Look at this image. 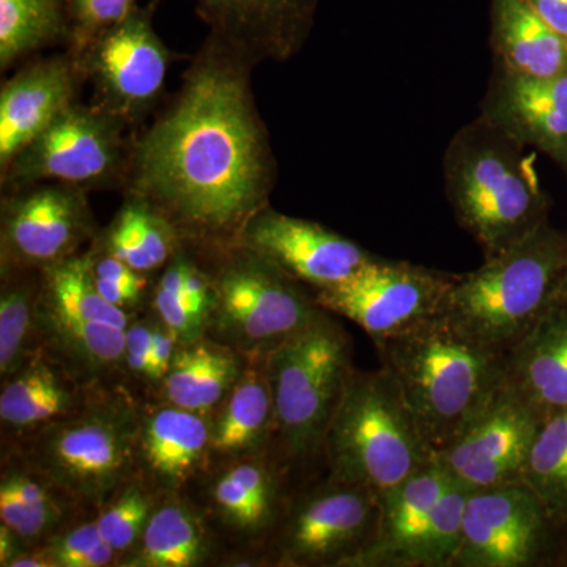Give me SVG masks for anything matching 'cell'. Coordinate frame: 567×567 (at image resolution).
Segmentation results:
<instances>
[{"label":"cell","instance_id":"obj_27","mask_svg":"<svg viewBox=\"0 0 567 567\" xmlns=\"http://www.w3.org/2000/svg\"><path fill=\"white\" fill-rule=\"evenodd\" d=\"M213 540L204 518L178 494H162L123 567H196L212 557Z\"/></svg>","mask_w":567,"mask_h":567},{"label":"cell","instance_id":"obj_10","mask_svg":"<svg viewBox=\"0 0 567 567\" xmlns=\"http://www.w3.org/2000/svg\"><path fill=\"white\" fill-rule=\"evenodd\" d=\"M458 275L371 256L346 281L315 290L316 303L363 328L372 341L440 315Z\"/></svg>","mask_w":567,"mask_h":567},{"label":"cell","instance_id":"obj_1","mask_svg":"<svg viewBox=\"0 0 567 567\" xmlns=\"http://www.w3.org/2000/svg\"><path fill=\"white\" fill-rule=\"evenodd\" d=\"M246 52L208 35L181 91L133 137L123 192L155 205L193 246L235 244L270 205L274 148Z\"/></svg>","mask_w":567,"mask_h":567},{"label":"cell","instance_id":"obj_5","mask_svg":"<svg viewBox=\"0 0 567 567\" xmlns=\"http://www.w3.org/2000/svg\"><path fill=\"white\" fill-rule=\"evenodd\" d=\"M322 446L330 477L377 495L435 458L401 388L382 365L353 369Z\"/></svg>","mask_w":567,"mask_h":567},{"label":"cell","instance_id":"obj_30","mask_svg":"<svg viewBox=\"0 0 567 567\" xmlns=\"http://www.w3.org/2000/svg\"><path fill=\"white\" fill-rule=\"evenodd\" d=\"M0 377L17 374L43 350L39 328L41 270L0 268Z\"/></svg>","mask_w":567,"mask_h":567},{"label":"cell","instance_id":"obj_17","mask_svg":"<svg viewBox=\"0 0 567 567\" xmlns=\"http://www.w3.org/2000/svg\"><path fill=\"white\" fill-rule=\"evenodd\" d=\"M481 115L525 147L543 152L567 178V73L529 78L495 63Z\"/></svg>","mask_w":567,"mask_h":567},{"label":"cell","instance_id":"obj_21","mask_svg":"<svg viewBox=\"0 0 567 567\" xmlns=\"http://www.w3.org/2000/svg\"><path fill=\"white\" fill-rule=\"evenodd\" d=\"M450 484L451 477L435 457L399 486L379 495L380 520L374 543L353 567H412L417 544Z\"/></svg>","mask_w":567,"mask_h":567},{"label":"cell","instance_id":"obj_24","mask_svg":"<svg viewBox=\"0 0 567 567\" xmlns=\"http://www.w3.org/2000/svg\"><path fill=\"white\" fill-rule=\"evenodd\" d=\"M275 429L274 393L264 358H248L240 379L213 415L212 461L264 456Z\"/></svg>","mask_w":567,"mask_h":567},{"label":"cell","instance_id":"obj_18","mask_svg":"<svg viewBox=\"0 0 567 567\" xmlns=\"http://www.w3.org/2000/svg\"><path fill=\"white\" fill-rule=\"evenodd\" d=\"M84 74L71 52L25 63L0 89V174L78 102Z\"/></svg>","mask_w":567,"mask_h":567},{"label":"cell","instance_id":"obj_38","mask_svg":"<svg viewBox=\"0 0 567 567\" xmlns=\"http://www.w3.org/2000/svg\"><path fill=\"white\" fill-rule=\"evenodd\" d=\"M152 309L162 322L177 334L181 344L204 338L207 320L186 305L181 295L167 292L156 284L152 292Z\"/></svg>","mask_w":567,"mask_h":567},{"label":"cell","instance_id":"obj_29","mask_svg":"<svg viewBox=\"0 0 567 567\" xmlns=\"http://www.w3.org/2000/svg\"><path fill=\"white\" fill-rule=\"evenodd\" d=\"M95 241L142 275L163 270L183 245L177 227L155 205L132 193L125 194L121 210Z\"/></svg>","mask_w":567,"mask_h":567},{"label":"cell","instance_id":"obj_31","mask_svg":"<svg viewBox=\"0 0 567 567\" xmlns=\"http://www.w3.org/2000/svg\"><path fill=\"white\" fill-rule=\"evenodd\" d=\"M70 40L69 0H0V70Z\"/></svg>","mask_w":567,"mask_h":567},{"label":"cell","instance_id":"obj_22","mask_svg":"<svg viewBox=\"0 0 567 567\" xmlns=\"http://www.w3.org/2000/svg\"><path fill=\"white\" fill-rule=\"evenodd\" d=\"M506 385L544 420L567 409V301L561 297L506 353Z\"/></svg>","mask_w":567,"mask_h":567},{"label":"cell","instance_id":"obj_23","mask_svg":"<svg viewBox=\"0 0 567 567\" xmlns=\"http://www.w3.org/2000/svg\"><path fill=\"white\" fill-rule=\"evenodd\" d=\"M95 388L84 385L65 364L41 350L17 374L2 380L0 421L9 431L33 434L73 415Z\"/></svg>","mask_w":567,"mask_h":567},{"label":"cell","instance_id":"obj_19","mask_svg":"<svg viewBox=\"0 0 567 567\" xmlns=\"http://www.w3.org/2000/svg\"><path fill=\"white\" fill-rule=\"evenodd\" d=\"M320 0H194L208 35L254 62L289 61L311 32Z\"/></svg>","mask_w":567,"mask_h":567},{"label":"cell","instance_id":"obj_13","mask_svg":"<svg viewBox=\"0 0 567 567\" xmlns=\"http://www.w3.org/2000/svg\"><path fill=\"white\" fill-rule=\"evenodd\" d=\"M380 498L358 484L330 480L303 496L284 525L282 566L353 567L374 543Z\"/></svg>","mask_w":567,"mask_h":567},{"label":"cell","instance_id":"obj_11","mask_svg":"<svg viewBox=\"0 0 567 567\" xmlns=\"http://www.w3.org/2000/svg\"><path fill=\"white\" fill-rule=\"evenodd\" d=\"M162 0H151L93 41L78 55L85 81L104 111L133 126L162 99L171 51L153 28V14Z\"/></svg>","mask_w":567,"mask_h":567},{"label":"cell","instance_id":"obj_33","mask_svg":"<svg viewBox=\"0 0 567 567\" xmlns=\"http://www.w3.org/2000/svg\"><path fill=\"white\" fill-rule=\"evenodd\" d=\"M524 484L543 503L551 524L567 522V409L548 416L540 425Z\"/></svg>","mask_w":567,"mask_h":567},{"label":"cell","instance_id":"obj_2","mask_svg":"<svg viewBox=\"0 0 567 567\" xmlns=\"http://www.w3.org/2000/svg\"><path fill=\"white\" fill-rule=\"evenodd\" d=\"M374 344L435 457L506 383V353L443 312Z\"/></svg>","mask_w":567,"mask_h":567},{"label":"cell","instance_id":"obj_6","mask_svg":"<svg viewBox=\"0 0 567 567\" xmlns=\"http://www.w3.org/2000/svg\"><path fill=\"white\" fill-rule=\"evenodd\" d=\"M140 413L128 395L96 386L73 415L31 434L24 461L70 503L100 511L137 475Z\"/></svg>","mask_w":567,"mask_h":567},{"label":"cell","instance_id":"obj_12","mask_svg":"<svg viewBox=\"0 0 567 567\" xmlns=\"http://www.w3.org/2000/svg\"><path fill=\"white\" fill-rule=\"evenodd\" d=\"M96 235L84 189L44 182L3 193L0 268L43 270L76 256Z\"/></svg>","mask_w":567,"mask_h":567},{"label":"cell","instance_id":"obj_3","mask_svg":"<svg viewBox=\"0 0 567 567\" xmlns=\"http://www.w3.org/2000/svg\"><path fill=\"white\" fill-rule=\"evenodd\" d=\"M525 148L484 115L462 126L447 145V203L486 259L548 221V199Z\"/></svg>","mask_w":567,"mask_h":567},{"label":"cell","instance_id":"obj_26","mask_svg":"<svg viewBox=\"0 0 567 567\" xmlns=\"http://www.w3.org/2000/svg\"><path fill=\"white\" fill-rule=\"evenodd\" d=\"M248 358L208 336L177 347L169 372L159 383L163 401L215 415L240 379Z\"/></svg>","mask_w":567,"mask_h":567},{"label":"cell","instance_id":"obj_34","mask_svg":"<svg viewBox=\"0 0 567 567\" xmlns=\"http://www.w3.org/2000/svg\"><path fill=\"white\" fill-rule=\"evenodd\" d=\"M159 495V492L136 475L96 514L100 535L104 543L117 551L121 559L136 546L151 520Z\"/></svg>","mask_w":567,"mask_h":567},{"label":"cell","instance_id":"obj_7","mask_svg":"<svg viewBox=\"0 0 567 567\" xmlns=\"http://www.w3.org/2000/svg\"><path fill=\"white\" fill-rule=\"evenodd\" d=\"M213 303L205 336L245 354L264 358L320 311L303 284L238 244L205 246Z\"/></svg>","mask_w":567,"mask_h":567},{"label":"cell","instance_id":"obj_16","mask_svg":"<svg viewBox=\"0 0 567 567\" xmlns=\"http://www.w3.org/2000/svg\"><path fill=\"white\" fill-rule=\"evenodd\" d=\"M237 241L315 290L346 281L372 256L322 224L276 212L270 205L249 219Z\"/></svg>","mask_w":567,"mask_h":567},{"label":"cell","instance_id":"obj_37","mask_svg":"<svg viewBox=\"0 0 567 567\" xmlns=\"http://www.w3.org/2000/svg\"><path fill=\"white\" fill-rule=\"evenodd\" d=\"M103 543L96 518L74 527L61 528L39 547L52 567H81L84 558Z\"/></svg>","mask_w":567,"mask_h":567},{"label":"cell","instance_id":"obj_39","mask_svg":"<svg viewBox=\"0 0 567 567\" xmlns=\"http://www.w3.org/2000/svg\"><path fill=\"white\" fill-rule=\"evenodd\" d=\"M152 357V319H132L125 328L123 369L133 379L148 383Z\"/></svg>","mask_w":567,"mask_h":567},{"label":"cell","instance_id":"obj_20","mask_svg":"<svg viewBox=\"0 0 567 567\" xmlns=\"http://www.w3.org/2000/svg\"><path fill=\"white\" fill-rule=\"evenodd\" d=\"M213 416L182 406H141L137 475L159 494H181L212 461Z\"/></svg>","mask_w":567,"mask_h":567},{"label":"cell","instance_id":"obj_25","mask_svg":"<svg viewBox=\"0 0 567 567\" xmlns=\"http://www.w3.org/2000/svg\"><path fill=\"white\" fill-rule=\"evenodd\" d=\"M491 47L495 63L529 78L567 73V40L528 0H491Z\"/></svg>","mask_w":567,"mask_h":567},{"label":"cell","instance_id":"obj_14","mask_svg":"<svg viewBox=\"0 0 567 567\" xmlns=\"http://www.w3.org/2000/svg\"><path fill=\"white\" fill-rule=\"evenodd\" d=\"M543 423L505 383L436 458L451 481L470 492L524 483Z\"/></svg>","mask_w":567,"mask_h":567},{"label":"cell","instance_id":"obj_44","mask_svg":"<svg viewBox=\"0 0 567 567\" xmlns=\"http://www.w3.org/2000/svg\"><path fill=\"white\" fill-rule=\"evenodd\" d=\"M559 297H561L563 300L567 301V270H566L565 279H563L561 290H559Z\"/></svg>","mask_w":567,"mask_h":567},{"label":"cell","instance_id":"obj_36","mask_svg":"<svg viewBox=\"0 0 567 567\" xmlns=\"http://www.w3.org/2000/svg\"><path fill=\"white\" fill-rule=\"evenodd\" d=\"M69 3L71 40L66 51L74 58L140 7L137 0H69Z\"/></svg>","mask_w":567,"mask_h":567},{"label":"cell","instance_id":"obj_15","mask_svg":"<svg viewBox=\"0 0 567 567\" xmlns=\"http://www.w3.org/2000/svg\"><path fill=\"white\" fill-rule=\"evenodd\" d=\"M551 522L524 483L470 492L451 567H527L546 546Z\"/></svg>","mask_w":567,"mask_h":567},{"label":"cell","instance_id":"obj_40","mask_svg":"<svg viewBox=\"0 0 567 567\" xmlns=\"http://www.w3.org/2000/svg\"><path fill=\"white\" fill-rule=\"evenodd\" d=\"M178 346H181V341H178L177 334H175L166 323L162 322L158 317H153L151 374H148V383H155V385L159 386L164 377L169 372Z\"/></svg>","mask_w":567,"mask_h":567},{"label":"cell","instance_id":"obj_9","mask_svg":"<svg viewBox=\"0 0 567 567\" xmlns=\"http://www.w3.org/2000/svg\"><path fill=\"white\" fill-rule=\"evenodd\" d=\"M130 125L99 104L74 102L0 174L2 192L55 182L92 189L125 188Z\"/></svg>","mask_w":567,"mask_h":567},{"label":"cell","instance_id":"obj_8","mask_svg":"<svg viewBox=\"0 0 567 567\" xmlns=\"http://www.w3.org/2000/svg\"><path fill=\"white\" fill-rule=\"evenodd\" d=\"M264 361L274 393L275 439L289 457L315 453L354 369L349 336L322 309Z\"/></svg>","mask_w":567,"mask_h":567},{"label":"cell","instance_id":"obj_32","mask_svg":"<svg viewBox=\"0 0 567 567\" xmlns=\"http://www.w3.org/2000/svg\"><path fill=\"white\" fill-rule=\"evenodd\" d=\"M40 306L52 315L123 330L133 319L99 292L85 252L41 270Z\"/></svg>","mask_w":567,"mask_h":567},{"label":"cell","instance_id":"obj_28","mask_svg":"<svg viewBox=\"0 0 567 567\" xmlns=\"http://www.w3.org/2000/svg\"><path fill=\"white\" fill-rule=\"evenodd\" d=\"M210 496L219 520L241 535H260L278 516V480L264 456L227 461L213 480Z\"/></svg>","mask_w":567,"mask_h":567},{"label":"cell","instance_id":"obj_4","mask_svg":"<svg viewBox=\"0 0 567 567\" xmlns=\"http://www.w3.org/2000/svg\"><path fill=\"white\" fill-rule=\"evenodd\" d=\"M567 270V233L550 221L458 275L443 315L483 344L509 352L555 303Z\"/></svg>","mask_w":567,"mask_h":567},{"label":"cell","instance_id":"obj_35","mask_svg":"<svg viewBox=\"0 0 567 567\" xmlns=\"http://www.w3.org/2000/svg\"><path fill=\"white\" fill-rule=\"evenodd\" d=\"M470 491L451 481L440 498L424 536L417 544L412 567H451L462 537Z\"/></svg>","mask_w":567,"mask_h":567},{"label":"cell","instance_id":"obj_43","mask_svg":"<svg viewBox=\"0 0 567 567\" xmlns=\"http://www.w3.org/2000/svg\"><path fill=\"white\" fill-rule=\"evenodd\" d=\"M22 547H25V544L22 543L21 537L11 532L7 525L0 524V566L9 567L18 555L28 550Z\"/></svg>","mask_w":567,"mask_h":567},{"label":"cell","instance_id":"obj_41","mask_svg":"<svg viewBox=\"0 0 567 567\" xmlns=\"http://www.w3.org/2000/svg\"><path fill=\"white\" fill-rule=\"evenodd\" d=\"M93 281H95L99 292L102 293L111 305L117 306V308L126 312L141 303L142 295H144L145 287H147V281H111V279L95 278V276H93Z\"/></svg>","mask_w":567,"mask_h":567},{"label":"cell","instance_id":"obj_42","mask_svg":"<svg viewBox=\"0 0 567 567\" xmlns=\"http://www.w3.org/2000/svg\"><path fill=\"white\" fill-rule=\"evenodd\" d=\"M544 21L567 40V0H528Z\"/></svg>","mask_w":567,"mask_h":567}]
</instances>
